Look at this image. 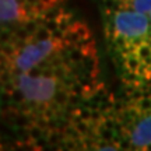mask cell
Masks as SVG:
<instances>
[{"mask_svg":"<svg viewBox=\"0 0 151 151\" xmlns=\"http://www.w3.org/2000/svg\"><path fill=\"white\" fill-rule=\"evenodd\" d=\"M63 11L65 10H62V9H56V7H50V9H48V10L43 13L42 16L45 20H58L62 14H63Z\"/></svg>","mask_w":151,"mask_h":151,"instance_id":"12","label":"cell"},{"mask_svg":"<svg viewBox=\"0 0 151 151\" xmlns=\"http://www.w3.org/2000/svg\"><path fill=\"white\" fill-rule=\"evenodd\" d=\"M56 48L55 39H45V41H38V42L29 43L27 48H24L20 52V55L16 59V66L18 70L27 71L31 67L39 65L43 59H46Z\"/></svg>","mask_w":151,"mask_h":151,"instance_id":"3","label":"cell"},{"mask_svg":"<svg viewBox=\"0 0 151 151\" xmlns=\"http://www.w3.org/2000/svg\"><path fill=\"white\" fill-rule=\"evenodd\" d=\"M80 39L81 38H80V35H78V32H77L73 27H70L67 31H65V37H63L65 45H74L76 46Z\"/></svg>","mask_w":151,"mask_h":151,"instance_id":"8","label":"cell"},{"mask_svg":"<svg viewBox=\"0 0 151 151\" xmlns=\"http://www.w3.org/2000/svg\"><path fill=\"white\" fill-rule=\"evenodd\" d=\"M50 38H52V32H50L45 25H39V28L37 29V32L34 34V42L45 41V39H50Z\"/></svg>","mask_w":151,"mask_h":151,"instance_id":"9","label":"cell"},{"mask_svg":"<svg viewBox=\"0 0 151 151\" xmlns=\"http://www.w3.org/2000/svg\"><path fill=\"white\" fill-rule=\"evenodd\" d=\"M71 27L74 28L76 31L78 32V35H80V38H87V37H91V31H90V28H88V25H87L86 22H74Z\"/></svg>","mask_w":151,"mask_h":151,"instance_id":"11","label":"cell"},{"mask_svg":"<svg viewBox=\"0 0 151 151\" xmlns=\"http://www.w3.org/2000/svg\"><path fill=\"white\" fill-rule=\"evenodd\" d=\"M134 55L141 60L151 66V45L147 41H141L136 45L134 48Z\"/></svg>","mask_w":151,"mask_h":151,"instance_id":"6","label":"cell"},{"mask_svg":"<svg viewBox=\"0 0 151 151\" xmlns=\"http://www.w3.org/2000/svg\"><path fill=\"white\" fill-rule=\"evenodd\" d=\"M130 141L134 148L144 150L148 144H151V113L144 115L136 123V127L130 136Z\"/></svg>","mask_w":151,"mask_h":151,"instance_id":"4","label":"cell"},{"mask_svg":"<svg viewBox=\"0 0 151 151\" xmlns=\"http://www.w3.org/2000/svg\"><path fill=\"white\" fill-rule=\"evenodd\" d=\"M42 70H43L42 67L37 65V66H34V67H31L29 70H27L25 73L29 74L31 77H41V76H42Z\"/></svg>","mask_w":151,"mask_h":151,"instance_id":"17","label":"cell"},{"mask_svg":"<svg viewBox=\"0 0 151 151\" xmlns=\"http://www.w3.org/2000/svg\"><path fill=\"white\" fill-rule=\"evenodd\" d=\"M43 25L52 32V31H55V29L59 28V21H58V20H46V21L43 22Z\"/></svg>","mask_w":151,"mask_h":151,"instance_id":"18","label":"cell"},{"mask_svg":"<svg viewBox=\"0 0 151 151\" xmlns=\"http://www.w3.org/2000/svg\"><path fill=\"white\" fill-rule=\"evenodd\" d=\"M11 98H13V102H17V104H21V102H24V101L27 99L20 87H18V88H16L14 91L11 92Z\"/></svg>","mask_w":151,"mask_h":151,"instance_id":"14","label":"cell"},{"mask_svg":"<svg viewBox=\"0 0 151 151\" xmlns=\"http://www.w3.org/2000/svg\"><path fill=\"white\" fill-rule=\"evenodd\" d=\"M24 27L27 28V31L31 34V35H34V34L37 32V29L39 28V24H38L35 20H28V21H25V25H24Z\"/></svg>","mask_w":151,"mask_h":151,"instance_id":"16","label":"cell"},{"mask_svg":"<svg viewBox=\"0 0 151 151\" xmlns=\"http://www.w3.org/2000/svg\"><path fill=\"white\" fill-rule=\"evenodd\" d=\"M141 65V60L136 56L134 53H130L127 56H124V69L129 71H139V67Z\"/></svg>","mask_w":151,"mask_h":151,"instance_id":"7","label":"cell"},{"mask_svg":"<svg viewBox=\"0 0 151 151\" xmlns=\"http://www.w3.org/2000/svg\"><path fill=\"white\" fill-rule=\"evenodd\" d=\"M14 37H16L17 39H24V41H28V42H29V38L32 37V35L27 31V28L24 27V28H21V29H17L16 34H14Z\"/></svg>","mask_w":151,"mask_h":151,"instance_id":"15","label":"cell"},{"mask_svg":"<svg viewBox=\"0 0 151 151\" xmlns=\"http://www.w3.org/2000/svg\"><path fill=\"white\" fill-rule=\"evenodd\" d=\"M14 37V34H11L10 31H1V43H6V42H11V39Z\"/></svg>","mask_w":151,"mask_h":151,"instance_id":"20","label":"cell"},{"mask_svg":"<svg viewBox=\"0 0 151 151\" xmlns=\"http://www.w3.org/2000/svg\"><path fill=\"white\" fill-rule=\"evenodd\" d=\"M1 22L17 21L20 18V4L17 0H0Z\"/></svg>","mask_w":151,"mask_h":151,"instance_id":"5","label":"cell"},{"mask_svg":"<svg viewBox=\"0 0 151 151\" xmlns=\"http://www.w3.org/2000/svg\"><path fill=\"white\" fill-rule=\"evenodd\" d=\"M28 134L31 136V139L35 141V140H38V139L43 137V129H41L37 123H32L28 127Z\"/></svg>","mask_w":151,"mask_h":151,"instance_id":"13","label":"cell"},{"mask_svg":"<svg viewBox=\"0 0 151 151\" xmlns=\"http://www.w3.org/2000/svg\"><path fill=\"white\" fill-rule=\"evenodd\" d=\"M119 148H123V150H127V148H130L129 141H120V144H119Z\"/></svg>","mask_w":151,"mask_h":151,"instance_id":"22","label":"cell"},{"mask_svg":"<svg viewBox=\"0 0 151 151\" xmlns=\"http://www.w3.org/2000/svg\"><path fill=\"white\" fill-rule=\"evenodd\" d=\"M18 87L22 90L24 95L29 101L38 102H49L53 99L58 91V80L55 77H31L25 71L20 74V84Z\"/></svg>","mask_w":151,"mask_h":151,"instance_id":"2","label":"cell"},{"mask_svg":"<svg viewBox=\"0 0 151 151\" xmlns=\"http://www.w3.org/2000/svg\"><path fill=\"white\" fill-rule=\"evenodd\" d=\"M43 3H45V4L48 6L49 9H50V7H53V6H56L58 4V3H59L60 0H42Z\"/></svg>","mask_w":151,"mask_h":151,"instance_id":"21","label":"cell"},{"mask_svg":"<svg viewBox=\"0 0 151 151\" xmlns=\"http://www.w3.org/2000/svg\"><path fill=\"white\" fill-rule=\"evenodd\" d=\"M16 88H17V86L14 81H6V83H3V86H1V90L7 92H13Z\"/></svg>","mask_w":151,"mask_h":151,"instance_id":"19","label":"cell"},{"mask_svg":"<svg viewBox=\"0 0 151 151\" xmlns=\"http://www.w3.org/2000/svg\"><path fill=\"white\" fill-rule=\"evenodd\" d=\"M115 37L122 35L129 41L144 38L148 34V18L141 11H127L122 10L115 14Z\"/></svg>","mask_w":151,"mask_h":151,"instance_id":"1","label":"cell"},{"mask_svg":"<svg viewBox=\"0 0 151 151\" xmlns=\"http://www.w3.org/2000/svg\"><path fill=\"white\" fill-rule=\"evenodd\" d=\"M133 9L136 11H141V13H150L151 0H134L133 1Z\"/></svg>","mask_w":151,"mask_h":151,"instance_id":"10","label":"cell"},{"mask_svg":"<svg viewBox=\"0 0 151 151\" xmlns=\"http://www.w3.org/2000/svg\"><path fill=\"white\" fill-rule=\"evenodd\" d=\"M17 1H18V4L21 6V4H24V3H25V1H27V0H17Z\"/></svg>","mask_w":151,"mask_h":151,"instance_id":"23","label":"cell"},{"mask_svg":"<svg viewBox=\"0 0 151 151\" xmlns=\"http://www.w3.org/2000/svg\"><path fill=\"white\" fill-rule=\"evenodd\" d=\"M150 20H151V11H150Z\"/></svg>","mask_w":151,"mask_h":151,"instance_id":"24","label":"cell"}]
</instances>
